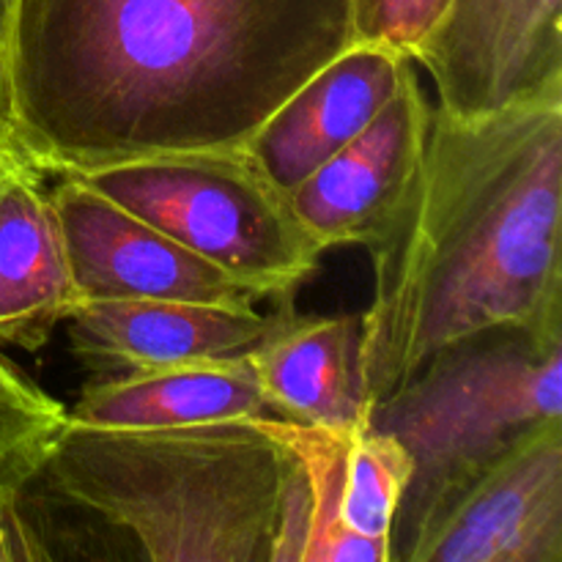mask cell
Here are the masks:
<instances>
[{
    "mask_svg": "<svg viewBox=\"0 0 562 562\" xmlns=\"http://www.w3.org/2000/svg\"><path fill=\"white\" fill-rule=\"evenodd\" d=\"M355 42V0H14L5 137L55 176L241 148Z\"/></svg>",
    "mask_w": 562,
    "mask_h": 562,
    "instance_id": "obj_1",
    "label": "cell"
},
{
    "mask_svg": "<svg viewBox=\"0 0 562 562\" xmlns=\"http://www.w3.org/2000/svg\"><path fill=\"white\" fill-rule=\"evenodd\" d=\"M560 234L562 82L488 113L437 104L420 170L368 247V409L428 357L477 333H562Z\"/></svg>",
    "mask_w": 562,
    "mask_h": 562,
    "instance_id": "obj_2",
    "label": "cell"
},
{
    "mask_svg": "<svg viewBox=\"0 0 562 562\" xmlns=\"http://www.w3.org/2000/svg\"><path fill=\"white\" fill-rule=\"evenodd\" d=\"M27 562H302L305 461L274 417L99 428L66 417L9 494Z\"/></svg>",
    "mask_w": 562,
    "mask_h": 562,
    "instance_id": "obj_3",
    "label": "cell"
},
{
    "mask_svg": "<svg viewBox=\"0 0 562 562\" xmlns=\"http://www.w3.org/2000/svg\"><path fill=\"white\" fill-rule=\"evenodd\" d=\"M552 420H562V333L488 329L428 357L368 415L412 459L390 560L434 503Z\"/></svg>",
    "mask_w": 562,
    "mask_h": 562,
    "instance_id": "obj_4",
    "label": "cell"
},
{
    "mask_svg": "<svg viewBox=\"0 0 562 562\" xmlns=\"http://www.w3.org/2000/svg\"><path fill=\"white\" fill-rule=\"evenodd\" d=\"M261 300L296 294L327 247L241 148H201L77 173Z\"/></svg>",
    "mask_w": 562,
    "mask_h": 562,
    "instance_id": "obj_5",
    "label": "cell"
},
{
    "mask_svg": "<svg viewBox=\"0 0 562 562\" xmlns=\"http://www.w3.org/2000/svg\"><path fill=\"white\" fill-rule=\"evenodd\" d=\"M395 562H562V420L527 431L434 503Z\"/></svg>",
    "mask_w": 562,
    "mask_h": 562,
    "instance_id": "obj_6",
    "label": "cell"
},
{
    "mask_svg": "<svg viewBox=\"0 0 562 562\" xmlns=\"http://www.w3.org/2000/svg\"><path fill=\"white\" fill-rule=\"evenodd\" d=\"M412 60L459 115L547 91L562 82V0H448Z\"/></svg>",
    "mask_w": 562,
    "mask_h": 562,
    "instance_id": "obj_7",
    "label": "cell"
},
{
    "mask_svg": "<svg viewBox=\"0 0 562 562\" xmlns=\"http://www.w3.org/2000/svg\"><path fill=\"white\" fill-rule=\"evenodd\" d=\"M71 280L88 300H187L256 305L261 296L203 261L77 176L49 190Z\"/></svg>",
    "mask_w": 562,
    "mask_h": 562,
    "instance_id": "obj_8",
    "label": "cell"
},
{
    "mask_svg": "<svg viewBox=\"0 0 562 562\" xmlns=\"http://www.w3.org/2000/svg\"><path fill=\"white\" fill-rule=\"evenodd\" d=\"M294 294L272 311L187 300H88L66 313V340L91 376L252 355L294 316Z\"/></svg>",
    "mask_w": 562,
    "mask_h": 562,
    "instance_id": "obj_9",
    "label": "cell"
},
{
    "mask_svg": "<svg viewBox=\"0 0 562 562\" xmlns=\"http://www.w3.org/2000/svg\"><path fill=\"white\" fill-rule=\"evenodd\" d=\"M431 110L420 66L409 58L376 119L291 192L296 214L327 250L376 245L420 170Z\"/></svg>",
    "mask_w": 562,
    "mask_h": 562,
    "instance_id": "obj_10",
    "label": "cell"
},
{
    "mask_svg": "<svg viewBox=\"0 0 562 562\" xmlns=\"http://www.w3.org/2000/svg\"><path fill=\"white\" fill-rule=\"evenodd\" d=\"M409 58L398 47L357 38L302 82L245 148L263 173L291 195L376 119L398 88Z\"/></svg>",
    "mask_w": 562,
    "mask_h": 562,
    "instance_id": "obj_11",
    "label": "cell"
},
{
    "mask_svg": "<svg viewBox=\"0 0 562 562\" xmlns=\"http://www.w3.org/2000/svg\"><path fill=\"white\" fill-rule=\"evenodd\" d=\"M362 316H291L250 355L269 412L305 428L355 437L368 428L360 368Z\"/></svg>",
    "mask_w": 562,
    "mask_h": 562,
    "instance_id": "obj_12",
    "label": "cell"
},
{
    "mask_svg": "<svg viewBox=\"0 0 562 562\" xmlns=\"http://www.w3.org/2000/svg\"><path fill=\"white\" fill-rule=\"evenodd\" d=\"M42 170L14 159L0 184V344L38 351L80 302Z\"/></svg>",
    "mask_w": 562,
    "mask_h": 562,
    "instance_id": "obj_13",
    "label": "cell"
},
{
    "mask_svg": "<svg viewBox=\"0 0 562 562\" xmlns=\"http://www.w3.org/2000/svg\"><path fill=\"white\" fill-rule=\"evenodd\" d=\"M269 412L250 355L91 376L66 417L99 428H179Z\"/></svg>",
    "mask_w": 562,
    "mask_h": 562,
    "instance_id": "obj_14",
    "label": "cell"
},
{
    "mask_svg": "<svg viewBox=\"0 0 562 562\" xmlns=\"http://www.w3.org/2000/svg\"><path fill=\"white\" fill-rule=\"evenodd\" d=\"M280 437L300 453L311 486V530L302 562H390V547L362 538L344 525L346 442L318 428L274 417Z\"/></svg>",
    "mask_w": 562,
    "mask_h": 562,
    "instance_id": "obj_15",
    "label": "cell"
},
{
    "mask_svg": "<svg viewBox=\"0 0 562 562\" xmlns=\"http://www.w3.org/2000/svg\"><path fill=\"white\" fill-rule=\"evenodd\" d=\"M412 481L404 445L384 431L355 434L346 442L344 525L351 532L390 547L401 499Z\"/></svg>",
    "mask_w": 562,
    "mask_h": 562,
    "instance_id": "obj_16",
    "label": "cell"
},
{
    "mask_svg": "<svg viewBox=\"0 0 562 562\" xmlns=\"http://www.w3.org/2000/svg\"><path fill=\"white\" fill-rule=\"evenodd\" d=\"M66 420V406L33 387L0 357V492L11 494Z\"/></svg>",
    "mask_w": 562,
    "mask_h": 562,
    "instance_id": "obj_17",
    "label": "cell"
},
{
    "mask_svg": "<svg viewBox=\"0 0 562 562\" xmlns=\"http://www.w3.org/2000/svg\"><path fill=\"white\" fill-rule=\"evenodd\" d=\"M448 0H355V31L362 42L412 49L431 31Z\"/></svg>",
    "mask_w": 562,
    "mask_h": 562,
    "instance_id": "obj_18",
    "label": "cell"
},
{
    "mask_svg": "<svg viewBox=\"0 0 562 562\" xmlns=\"http://www.w3.org/2000/svg\"><path fill=\"white\" fill-rule=\"evenodd\" d=\"M0 135L5 137V44L0 38Z\"/></svg>",
    "mask_w": 562,
    "mask_h": 562,
    "instance_id": "obj_19",
    "label": "cell"
},
{
    "mask_svg": "<svg viewBox=\"0 0 562 562\" xmlns=\"http://www.w3.org/2000/svg\"><path fill=\"white\" fill-rule=\"evenodd\" d=\"M16 157H20V154L14 151V146L9 143V137L0 135V184H3V176L9 173V168L14 165Z\"/></svg>",
    "mask_w": 562,
    "mask_h": 562,
    "instance_id": "obj_20",
    "label": "cell"
},
{
    "mask_svg": "<svg viewBox=\"0 0 562 562\" xmlns=\"http://www.w3.org/2000/svg\"><path fill=\"white\" fill-rule=\"evenodd\" d=\"M11 9H14V0H0V38H9V22H11Z\"/></svg>",
    "mask_w": 562,
    "mask_h": 562,
    "instance_id": "obj_21",
    "label": "cell"
}]
</instances>
